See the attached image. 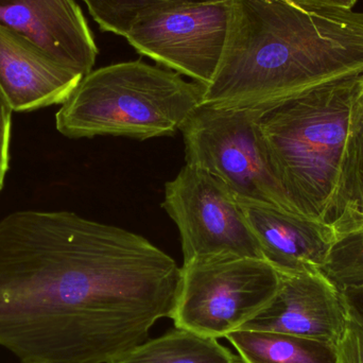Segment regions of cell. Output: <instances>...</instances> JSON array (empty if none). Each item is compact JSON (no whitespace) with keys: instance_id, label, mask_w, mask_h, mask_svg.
I'll list each match as a JSON object with an SVG mask.
<instances>
[{"instance_id":"cell-5","label":"cell","mask_w":363,"mask_h":363,"mask_svg":"<svg viewBox=\"0 0 363 363\" xmlns=\"http://www.w3.org/2000/svg\"><path fill=\"white\" fill-rule=\"evenodd\" d=\"M264 108L201 104L180 130L186 165L215 177L237 198L298 213L273 174L258 132Z\"/></svg>"},{"instance_id":"cell-19","label":"cell","mask_w":363,"mask_h":363,"mask_svg":"<svg viewBox=\"0 0 363 363\" xmlns=\"http://www.w3.org/2000/svg\"><path fill=\"white\" fill-rule=\"evenodd\" d=\"M340 290L349 318L363 325V281Z\"/></svg>"},{"instance_id":"cell-9","label":"cell","mask_w":363,"mask_h":363,"mask_svg":"<svg viewBox=\"0 0 363 363\" xmlns=\"http://www.w3.org/2000/svg\"><path fill=\"white\" fill-rule=\"evenodd\" d=\"M347 321L341 290L323 272L281 273L272 302L240 330L283 333L337 345Z\"/></svg>"},{"instance_id":"cell-3","label":"cell","mask_w":363,"mask_h":363,"mask_svg":"<svg viewBox=\"0 0 363 363\" xmlns=\"http://www.w3.org/2000/svg\"><path fill=\"white\" fill-rule=\"evenodd\" d=\"M363 74L272 104L257 119L273 174L300 215L328 224Z\"/></svg>"},{"instance_id":"cell-14","label":"cell","mask_w":363,"mask_h":363,"mask_svg":"<svg viewBox=\"0 0 363 363\" xmlns=\"http://www.w3.org/2000/svg\"><path fill=\"white\" fill-rule=\"evenodd\" d=\"M328 224L336 239L363 232V89L350 123L342 170Z\"/></svg>"},{"instance_id":"cell-20","label":"cell","mask_w":363,"mask_h":363,"mask_svg":"<svg viewBox=\"0 0 363 363\" xmlns=\"http://www.w3.org/2000/svg\"><path fill=\"white\" fill-rule=\"evenodd\" d=\"M294 6L304 9H353L357 0H289Z\"/></svg>"},{"instance_id":"cell-7","label":"cell","mask_w":363,"mask_h":363,"mask_svg":"<svg viewBox=\"0 0 363 363\" xmlns=\"http://www.w3.org/2000/svg\"><path fill=\"white\" fill-rule=\"evenodd\" d=\"M162 207L178 226L184 262L224 256L264 258L237 196L207 172L184 166L166 183Z\"/></svg>"},{"instance_id":"cell-18","label":"cell","mask_w":363,"mask_h":363,"mask_svg":"<svg viewBox=\"0 0 363 363\" xmlns=\"http://www.w3.org/2000/svg\"><path fill=\"white\" fill-rule=\"evenodd\" d=\"M4 91L0 89V192L4 188L6 174L10 167L11 127L12 113Z\"/></svg>"},{"instance_id":"cell-21","label":"cell","mask_w":363,"mask_h":363,"mask_svg":"<svg viewBox=\"0 0 363 363\" xmlns=\"http://www.w3.org/2000/svg\"><path fill=\"white\" fill-rule=\"evenodd\" d=\"M285 1L289 2V4H291V2L289 1V0H285Z\"/></svg>"},{"instance_id":"cell-16","label":"cell","mask_w":363,"mask_h":363,"mask_svg":"<svg viewBox=\"0 0 363 363\" xmlns=\"http://www.w3.org/2000/svg\"><path fill=\"white\" fill-rule=\"evenodd\" d=\"M94 21L104 32L125 38L138 19L176 6L222 0H83Z\"/></svg>"},{"instance_id":"cell-17","label":"cell","mask_w":363,"mask_h":363,"mask_svg":"<svg viewBox=\"0 0 363 363\" xmlns=\"http://www.w3.org/2000/svg\"><path fill=\"white\" fill-rule=\"evenodd\" d=\"M337 347V363H363V325L349 318Z\"/></svg>"},{"instance_id":"cell-12","label":"cell","mask_w":363,"mask_h":363,"mask_svg":"<svg viewBox=\"0 0 363 363\" xmlns=\"http://www.w3.org/2000/svg\"><path fill=\"white\" fill-rule=\"evenodd\" d=\"M82 78L0 26V89L15 112L62 106Z\"/></svg>"},{"instance_id":"cell-15","label":"cell","mask_w":363,"mask_h":363,"mask_svg":"<svg viewBox=\"0 0 363 363\" xmlns=\"http://www.w3.org/2000/svg\"><path fill=\"white\" fill-rule=\"evenodd\" d=\"M110 363H241V360L217 339L176 328L145 341Z\"/></svg>"},{"instance_id":"cell-13","label":"cell","mask_w":363,"mask_h":363,"mask_svg":"<svg viewBox=\"0 0 363 363\" xmlns=\"http://www.w3.org/2000/svg\"><path fill=\"white\" fill-rule=\"evenodd\" d=\"M242 363H337L332 343L269 330H239L225 337Z\"/></svg>"},{"instance_id":"cell-4","label":"cell","mask_w":363,"mask_h":363,"mask_svg":"<svg viewBox=\"0 0 363 363\" xmlns=\"http://www.w3.org/2000/svg\"><path fill=\"white\" fill-rule=\"evenodd\" d=\"M204 87L168 68L121 62L83 77L55 115V127L72 140L174 136L202 102Z\"/></svg>"},{"instance_id":"cell-2","label":"cell","mask_w":363,"mask_h":363,"mask_svg":"<svg viewBox=\"0 0 363 363\" xmlns=\"http://www.w3.org/2000/svg\"><path fill=\"white\" fill-rule=\"evenodd\" d=\"M363 74V12L230 0L228 38L201 104H272Z\"/></svg>"},{"instance_id":"cell-8","label":"cell","mask_w":363,"mask_h":363,"mask_svg":"<svg viewBox=\"0 0 363 363\" xmlns=\"http://www.w3.org/2000/svg\"><path fill=\"white\" fill-rule=\"evenodd\" d=\"M230 18V0L176 6L138 19L125 38L140 55L205 87L221 61Z\"/></svg>"},{"instance_id":"cell-11","label":"cell","mask_w":363,"mask_h":363,"mask_svg":"<svg viewBox=\"0 0 363 363\" xmlns=\"http://www.w3.org/2000/svg\"><path fill=\"white\" fill-rule=\"evenodd\" d=\"M237 201L262 257L279 273L323 272L336 241L332 225L269 203Z\"/></svg>"},{"instance_id":"cell-1","label":"cell","mask_w":363,"mask_h":363,"mask_svg":"<svg viewBox=\"0 0 363 363\" xmlns=\"http://www.w3.org/2000/svg\"><path fill=\"white\" fill-rule=\"evenodd\" d=\"M181 268L148 239L66 211L0 219V347L21 363H110L172 317Z\"/></svg>"},{"instance_id":"cell-10","label":"cell","mask_w":363,"mask_h":363,"mask_svg":"<svg viewBox=\"0 0 363 363\" xmlns=\"http://www.w3.org/2000/svg\"><path fill=\"white\" fill-rule=\"evenodd\" d=\"M0 26L81 76L93 70L98 47L74 0H0Z\"/></svg>"},{"instance_id":"cell-6","label":"cell","mask_w":363,"mask_h":363,"mask_svg":"<svg viewBox=\"0 0 363 363\" xmlns=\"http://www.w3.org/2000/svg\"><path fill=\"white\" fill-rule=\"evenodd\" d=\"M279 286L281 273L264 258L224 256L184 262L170 319L176 328L218 340L259 315Z\"/></svg>"}]
</instances>
